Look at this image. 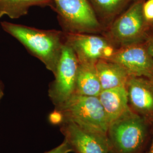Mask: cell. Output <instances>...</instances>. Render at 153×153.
Segmentation results:
<instances>
[{
    "mask_svg": "<svg viewBox=\"0 0 153 153\" xmlns=\"http://www.w3.org/2000/svg\"><path fill=\"white\" fill-rule=\"evenodd\" d=\"M1 25L5 31L18 40L55 74L65 44L63 31L41 30L5 21Z\"/></svg>",
    "mask_w": 153,
    "mask_h": 153,
    "instance_id": "cell-1",
    "label": "cell"
},
{
    "mask_svg": "<svg viewBox=\"0 0 153 153\" xmlns=\"http://www.w3.org/2000/svg\"><path fill=\"white\" fill-rule=\"evenodd\" d=\"M55 109L63 120L71 121L84 130L107 136L109 123L98 97L74 94Z\"/></svg>",
    "mask_w": 153,
    "mask_h": 153,
    "instance_id": "cell-2",
    "label": "cell"
},
{
    "mask_svg": "<svg viewBox=\"0 0 153 153\" xmlns=\"http://www.w3.org/2000/svg\"><path fill=\"white\" fill-rule=\"evenodd\" d=\"M63 31L91 33L102 30L88 0H52Z\"/></svg>",
    "mask_w": 153,
    "mask_h": 153,
    "instance_id": "cell-3",
    "label": "cell"
},
{
    "mask_svg": "<svg viewBox=\"0 0 153 153\" xmlns=\"http://www.w3.org/2000/svg\"><path fill=\"white\" fill-rule=\"evenodd\" d=\"M107 134L119 153H134L145 141L146 126L142 117L131 110L109 125Z\"/></svg>",
    "mask_w": 153,
    "mask_h": 153,
    "instance_id": "cell-4",
    "label": "cell"
},
{
    "mask_svg": "<svg viewBox=\"0 0 153 153\" xmlns=\"http://www.w3.org/2000/svg\"><path fill=\"white\" fill-rule=\"evenodd\" d=\"M143 4L133 3L111 23L105 38L122 47L139 43L145 35L146 20L142 11Z\"/></svg>",
    "mask_w": 153,
    "mask_h": 153,
    "instance_id": "cell-5",
    "label": "cell"
},
{
    "mask_svg": "<svg viewBox=\"0 0 153 153\" xmlns=\"http://www.w3.org/2000/svg\"><path fill=\"white\" fill-rule=\"evenodd\" d=\"M79 62L73 49L65 44L54 74L55 80L49 86L48 95L55 107L75 93Z\"/></svg>",
    "mask_w": 153,
    "mask_h": 153,
    "instance_id": "cell-6",
    "label": "cell"
},
{
    "mask_svg": "<svg viewBox=\"0 0 153 153\" xmlns=\"http://www.w3.org/2000/svg\"><path fill=\"white\" fill-rule=\"evenodd\" d=\"M65 38L66 44L73 49L79 63H96L100 59L108 60L116 51L112 44L103 36L90 33H65Z\"/></svg>",
    "mask_w": 153,
    "mask_h": 153,
    "instance_id": "cell-7",
    "label": "cell"
},
{
    "mask_svg": "<svg viewBox=\"0 0 153 153\" xmlns=\"http://www.w3.org/2000/svg\"><path fill=\"white\" fill-rule=\"evenodd\" d=\"M108 60L121 66L130 76L153 80V59L146 45L139 43L122 47Z\"/></svg>",
    "mask_w": 153,
    "mask_h": 153,
    "instance_id": "cell-8",
    "label": "cell"
},
{
    "mask_svg": "<svg viewBox=\"0 0 153 153\" xmlns=\"http://www.w3.org/2000/svg\"><path fill=\"white\" fill-rule=\"evenodd\" d=\"M61 131L65 140L76 153H109L107 136L87 131L71 121L63 120Z\"/></svg>",
    "mask_w": 153,
    "mask_h": 153,
    "instance_id": "cell-9",
    "label": "cell"
},
{
    "mask_svg": "<svg viewBox=\"0 0 153 153\" xmlns=\"http://www.w3.org/2000/svg\"><path fill=\"white\" fill-rule=\"evenodd\" d=\"M128 102L137 112L153 115V80L130 76L126 85Z\"/></svg>",
    "mask_w": 153,
    "mask_h": 153,
    "instance_id": "cell-10",
    "label": "cell"
},
{
    "mask_svg": "<svg viewBox=\"0 0 153 153\" xmlns=\"http://www.w3.org/2000/svg\"><path fill=\"white\" fill-rule=\"evenodd\" d=\"M98 97L104 108L109 126L131 110L126 87L103 90Z\"/></svg>",
    "mask_w": 153,
    "mask_h": 153,
    "instance_id": "cell-11",
    "label": "cell"
},
{
    "mask_svg": "<svg viewBox=\"0 0 153 153\" xmlns=\"http://www.w3.org/2000/svg\"><path fill=\"white\" fill-rule=\"evenodd\" d=\"M102 90L126 87L130 76L119 64L107 59H100L95 64Z\"/></svg>",
    "mask_w": 153,
    "mask_h": 153,
    "instance_id": "cell-12",
    "label": "cell"
},
{
    "mask_svg": "<svg viewBox=\"0 0 153 153\" xmlns=\"http://www.w3.org/2000/svg\"><path fill=\"white\" fill-rule=\"evenodd\" d=\"M95 64L92 62L79 63L74 94L97 97L99 95L102 89Z\"/></svg>",
    "mask_w": 153,
    "mask_h": 153,
    "instance_id": "cell-13",
    "label": "cell"
},
{
    "mask_svg": "<svg viewBox=\"0 0 153 153\" xmlns=\"http://www.w3.org/2000/svg\"><path fill=\"white\" fill-rule=\"evenodd\" d=\"M103 27L111 23L133 0H88Z\"/></svg>",
    "mask_w": 153,
    "mask_h": 153,
    "instance_id": "cell-14",
    "label": "cell"
},
{
    "mask_svg": "<svg viewBox=\"0 0 153 153\" xmlns=\"http://www.w3.org/2000/svg\"><path fill=\"white\" fill-rule=\"evenodd\" d=\"M33 6L55 9L52 0H0V18L7 16L11 19L19 18L27 15Z\"/></svg>",
    "mask_w": 153,
    "mask_h": 153,
    "instance_id": "cell-15",
    "label": "cell"
},
{
    "mask_svg": "<svg viewBox=\"0 0 153 153\" xmlns=\"http://www.w3.org/2000/svg\"><path fill=\"white\" fill-rule=\"evenodd\" d=\"M142 11L146 21H153V0H148L143 4Z\"/></svg>",
    "mask_w": 153,
    "mask_h": 153,
    "instance_id": "cell-16",
    "label": "cell"
},
{
    "mask_svg": "<svg viewBox=\"0 0 153 153\" xmlns=\"http://www.w3.org/2000/svg\"><path fill=\"white\" fill-rule=\"evenodd\" d=\"M73 152L71 147L68 143L64 140L63 142L57 147L45 153H69Z\"/></svg>",
    "mask_w": 153,
    "mask_h": 153,
    "instance_id": "cell-17",
    "label": "cell"
},
{
    "mask_svg": "<svg viewBox=\"0 0 153 153\" xmlns=\"http://www.w3.org/2000/svg\"><path fill=\"white\" fill-rule=\"evenodd\" d=\"M49 119L53 124H60L62 123L63 121V117L60 113L55 109L49 116Z\"/></svg>",
    "mask_w": 153,
    "mask_h": 153,
    "instance_id": "cell-18",
    "label": "cell"
},
{
    "mask_svg": "<svg viewBox=\"0 0 153 153\" xmlns=\"http://www.w3.org/2000/svg\"><path fill=\"white\" fill-rule=\"evenodd\" d=\"M146 45L149 53L152 56L153 59V37L148 39L147 44Z\"/></svg>",
    "mask_w": 153,
    "mask_h": 153,
    "instance_id": "cell-19",
    "label": "cell"
},
{
    "mask_svg": "<svg viewBox=\"0 0 153 153\" xmlns=\"http://www.w3.org/2000/svg\"><path fill=\"white\" fill-rule=\"evenodd\" d=\"M4 95V85L0 81V101L3 98Z\"/></svg>",
    "mask_w": 153,
    "mask_h": 153,
    "instance_id": "cell-20",
    "label": "cell"
},
{
    "mask_svg": "<svg viewBox=\"0 0 153 153\" xmlns=\"http://www.w3.org/2000/svg\"><path fill=\"white\" fill-rule=\"evenodd\" d=\"M149 153H153V141L152 144V146H151V148H150V150Z\"/></svg>",
    "mask_w": 153,
    "mask_h": 153,
    "instance_id": "cell-21",
    "label": "cell"
}]
</instances>
